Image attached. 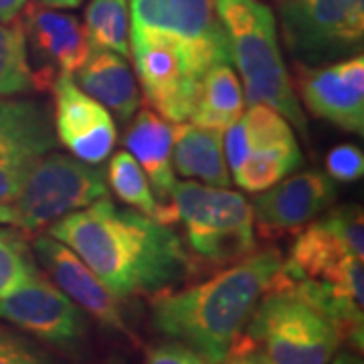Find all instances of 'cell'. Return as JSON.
<instances>
[{
	"label": "cell",
	"mask_w": 364,
	"mask_h": 364,
	"mask_svg": "<svg viewBox=\"0 0 364 364\" xmlns=\"http://www.w3.org/2000/svg\"><path fill=\"white\" fill-rule=\"evenodd\" d=\"M95 273L117 299L154 298L174 289L193 269V259L174 229L109 196L69 213L47 227Z\"/></svg>",
	"instance_id": "obj_1"
},
{
	"label": "cell",
	"mask_w": 364,
	"mask_h": 364,
	"mask_svg": "<svg viewBox=\"0 0 364 364\" xmlns=\"http://www.w3.org/2000/svg\"><path fill=\"white\" fill-rule=\"evenodd\" d=\"M282 261L277 249H255L203 284L158 294L152 298L154 328L191 346L207 364H225Z\"/></svg>",
	"instance_id": "obj_2"
},
{
	"label": "cell",
	"mask_w": 364,
	"mask_h": 364,
	"mask_svg": "<svg viewBox=\"0 0 364 364\" xmlns=\"http://www.w3.org/2000/svg\"><path fill=\"white\" fill-rule=\"evenodd\" d=\"M364 217L363 208L346 205L308 223L277 275L296 282L338 326L344 338L364 336Z\"/></svg>",
	"instance_id": "obj_3"
},
{
	"label": "cell",
	"mask_w": 364,
	"mask_h": 364,
	"mask_svg": "<svg viewBox=\"0 0 364 364\" xmlns=\"http://www.w3.org/2000/svg\"><path fill=\"white\" fill-rule=\"evenodd\" d=\"M215 9L227 37L231 63L243 77L245 104L269 105L299 134H306L308 122L279 49L272 9L261 0H215Z\"/></svg>",
	"instance_id": "obj_4"
},
{
	"label": "cell",
	"mask_w": 364,
	"mask_h": 364,
	"mask_svg": "<svg viewBox=\"0 0 364 364\" xmlns=\"http://www.w3.org/2000/svg\"><path fill=\"white\" fill-rule=\"evenodd\" d=\"M156 221L181 225L186 253L203 263L231 265L257 249L251 203L229 188L176 182Z\"/></svg>",
	"instance_id": "obj_5"
},
{
	"label": "cell",
	"mask_w": 364,
	"mask_h": 364,
	"mask_svg": "<svg viewBox=\"0 0 364 364\" xmlns=\"http://www.w3.org/2000/svg\"><path fill=\"white\" fill-rule=\"evenodd\" d=\"M245 338L269 364H328L342 338L336 326L310 304L267 289L249 320Z\"/></svg>",
	"instance_id": "obj_6"
},
{
	"label": "cell",
	"mask_w": 364,
	"mask_h": 364,
	"mask_svg": "<svg viewBox=\"0 0 364 364\" xmlns=\"http://www.w3.org/2000/svg\"><path fill=\"white\" fill-rule=\"evenodd\" d=\"M105 196L109 188L100 164L51 150L28 172L13 198V225L23 233H35Z\"/></svg>",
	"instance_id": "obj_7"
},
{
	"label": "cell",
	"mask_w": 364,
	"mask_h": 364,
	"mask_svg": "<svg viewBox=\"0 0 364 364\" xmlns=\"http://www.w3.org/2000/svg\"><path fill=\"white\" fill-rule=\"evenodd\" d=\"M279 25L298 65L334 63L360 53L364 0H284Z\"/></svg>",
	"instance_id": "obj_8"
},
{
	"label": "cell",
	"mask_w": 364,
	"mask_h": 364,
	"mask_svg": "<svg viewBox=\"0 0 364 364\" xmlns=\"http://www.w3.org/2000/svg\"><path fill=\"white\" fill-rule=\"evenodd\" d=\"M130 35L166 41L186 57L198 77L219 63H231L215 0H128ZM233 65V63H231Z\"/></svg>",
	"instance_id": "obj_9"
},
{
	"label": "cell",
	"mask_w": 364,
	"mask_h": 364,
	"mask_svg": "<svg viewBox=\"0 0 364 364\" xmlns=\"http://www.w3.org/2000/svg\"><path fill=\"white\" fill-rule=\"evenodd\" d=\"M57 146L49 105L28 97H0V203L18 195L28 172Z\"/></svg>",
	"instance_id": "obj_10"
},
{
	"label": "cell",
	"mask_w": 364,
	"mask_h": 364,
	"mask_svg": "<svg viewBox=\"0 0 364 364\" xmlns=\"http://www.w3.org/2000/svg\"><path fill=\"white\" fill-rule=\"evenodd\" d=\"M33 90L49 91L57 75H73L90 57L85 26L77 16L59 13L41 2H28L21 13Z\"/></svg>",
	"instance_id": "obj_11"
},
{
	"label": "cell",
	"mask_w": 364,
	"mask_h": 364,
	"mask_svg": "<svg viewBox=\"0 0 364 364\" xmlns=\"http://www.w3.org/2000/svg\"><path fill=\"white\" fill-rule=\"evenodd\" d=\"M0 320L61 350L79 348L90 332L85 312L43 272L31 284L0 299Z\"/></svg>",
	"instance_id": "obj_12"
},
{
	"label": "cell",
	"mask_w": 364,
	"mask_h": 364,
	"mask_svg": "<svg viewBox=\"0 0 364 364\" xmlns=\"http://www.w3.org/2000/svg\"><path fill=\"white\" fill-rule=\"evenodd\" d=\"M130 57L146 102L172 124L186 122L195 109L200 81L186 57L166 41L130 35Z\"/></svg>",
	"instance_id": "obj_13"
},
{
	"label": "cell",
	"mask_w": 364,
	"mask_h": 364,
	"mask_svg": "<svg viewBox=\"0 0 364 364\" xmlns=\"http://www.w3.org/2000/svg\"><path fill=\"white\" fill-rule=\"evenodd\" d=\"M296 90L312 116L340 130H364V57L350 55L318 67L298 65Z\"/></svg>",
	"instance_id": "obj_14"
},
{
	"label": "cell",
	"mask_w": 364,
	"mask_h": 364,
	"mask_svg": "<svg viewBox=\"0 0 364 364\" xmlns=\"http://www.w3.org/2000/svg\"><path fill=\"white\" fill-rule=\"evenodd\" d=\"M338 188L326 172L306 170L257 193L253 200V225L265 239L298 233L318 219L336 200Z\"/></svg>",
	"instance_id": "obj_15"
},
{
	"label": "cell",
	"mask_w": 364,
	"mask_h": 364,
	"mask_svg": "<svg viewBox=\"0 0 364 364\" xmlns=\"http://www.w3.org/2000/svg\"><path fill=\"white\" fill-rule=\"evenodd\" d=\"M55 112L53 128L57 140L87 164H102L117 140L112 114L75 83L73 75L61 73L53 83Z\"/></svg>",
	"instance_id": "obj_16"
},
{
	"label": "cell",
	"mask_w": 364,
	"mask_h": 364,
	"mask_svg": "<svg viewBox=\"0 0 364 364\" xmlns=\"http://www.w3.org/2000/svg\"><path fill=\"white\" fill-rule=\"evenodd\" d=\"M33 253L39 267L51 275L53 284L67 298L73 299L83 312L90 314L105 328L134 340V334L119 310V299L71 249L47 235L35 239Z\"/></svg>",
	"instance_id": "obj_17"
},
{
	"label": "cell",
	"mask_w": 364,
	"mask_h": 364,
	"mask_svg": "<svg viewBox=\"0 0 364 364\" xmlns=\"http://www.w3.org/2000/svg\"><path fill=\"white\" fill-rule=\"evenodd\" d=\"M124 144L152 184L156 200L162 205L168 203L170 193L178 182L172 166V126L168 119L152 107H142L132 117Z\"/></svg>",
	"instance_id": "obj_18"
},
{
	"label": "cell",
	"mask_w": 364,
	"mask_h": 364,
	"mask_svg": "<svg viewBox=\"0 0 364 364\" xmlns=\"http://www.w3.org/2000/svg\"><path fill=\"white\" fill-rule=\"evenodd\" d=\"M75 83L97 100L119 122H130L140 105V91L128 59L114 51L91 49L90 57L75 71Z\"/></svg>",
	"instance_id": "obj_19"
},
{
	"label": "cell",
	"mask_w": 364,
	"mask_h": 364,
	"mask_svg": "<svg viewBox=\"0 0 364 364\" xmlns=\"http://www.w3.org/2000/svg\"><path fill=\"white\" fill-rule=\"evenodd\" d=\"M172 166L191 181L227 188L231 170L223 152V132L196 124H176L172 128Z\"/></svg>",
	"instance_id": "obj_20"
},
{
	"label": "cell",
	"mask_w": 364,
	"mask_h": 364,
	"mask_svg": "<svg viewBox=\"0 0 364 364\" xmlns=\"http://www.w3.org/2000/svg\"><path fill=\"white\" fill-rule=\"evenodd\" d=\"M243 107L245 95L233 65L219 63L203 75L195 109L188 119L196 126L225 132L243 116Z\"/></svg>",
	"instance_id": "obj_21"
},
{
	"label": "cell",
	"mask_w": 364,
	"mask_h": 364,
	"mask_svg": "<svg viewBox=\"0 0 364 364\" xmlns=\"http://www.w3.org/2000/svg\"><path fill=\"white\" fill-rule=\"evenodd\" d=\"M301 164L304 156L296 138L257 146L233 172L235 184H239L247 193H261L275 182L284 181Z\"/></svg>",
	"instance_id": "obj_22"
},
{
	"label": "cell",
	"mask_w": 364,
	"mask_h": 364,
	"mask_svg": "<svg viewBox=\"0 0 364 364\" xmlns=\"http://www.w3.org/2000/svg\"><path fill=\"white\" fill-rule=\"evenodd\" d=\"M83 26L91 49L114 51L130 59L128 0H90Z\"/></svg>",
	"instance_id": "obj_23"
},
{
	"label": "cell",
	"mask_w": 364,
	"mask_h": 364,
	"mask_svg": "<svg viewBox=\"0 0 364 364\" xmlns=\"http://www.w3.org/2000/svg\"><path fill=\"white\" fill-rule=\"evenodd\" d=\"M105 181L112 186L114 195L128 207H134L146 217L156 219L158 200L150 182L146 178L140 164L134 160L130 152H117L109 160V166L105 170Z\"/></svg>",
	"instance_id": "obj_24"
},
{
	"label": "cell",
	"mask_w": 364,
	"mask_h": 364,
	"mask_svg": "<svg viewBox=\"0 0 364 364\" xmlns=\"http://www.w3.org/2000/svg\"><path fill=\"white\" fill-rule=\"evenodd\" d=\"M28 91H33V79L23 26L18 21L0 23V97Z\"/></svg>",
	"instance_id": "obj_25"
},
{
	"label": "cell",
	"mask_w": 364,
	"mask_h": 364,
	"mask_svg": "<svg viewBox=\"0 0 364 364\" xmlns=\"http://www.w3.org/2000/svg\"><path fill=\"white\" fill-rule=\"evenodd\" d=\"M39 273V263L25 233L0 229V299L31 284Z\"/></svg>",
	"instance_id": "obj_26"
},
{
	"label": "cell",
	"mask_w": 364,
	"mask_h": 364,
	"mask_svg": "<svg viewBox=\"0 0 364 364\" xmlns=\"http://www.w3.org/2000/svg\"><path fill=\"white\" fill-rule=\"evenodd\" d=\"M0 364H59L31 340L0 328Z\"/></svg>",
	"instance_id": "obj_27"
},
{
	"label": "cell",
	"mask_w": 364,
	"mask_h": 364,
	"mask_svg": "<svg viewBox=\"0 0 364 364\" xmlns=\"http://www.w3.org/2000/svg\"><path fill=\"white\" fill-rule=\"evenodd\" d=\"M326 174L336 182H356L364 174V156L360 148L340 144L326 156Z\"/></svg>",
	"instance_id": "obj_28"
},
{
	"label": "cell",
	"mask_w": 364,
	"mask_h": 364,
	"mask_svg": "<svg viewBox=\"0 0 364 364\" xmlns=\"http://www.w3.org/2000/svg\"><path fill=\"white\" fill-rule=\"evenodd\" d=\"M144 364H207L205 358L193 350L191 346L182 344L178 340L170 342H156L146 350Z\"/></svg>",
	"instance_id": "obj_29"
},
{
	"label": "cell",
	"mask_w": 364,
	"mask_h": 364,
	"mask_svg": "<svg viewBox=\"0 0 364 364\" xmlns=\"http://www.w3.org/2000/svg\"><path fill=\"white\" fill-rule=\"evenodd\" d=\"M225 364H269L267 358L263 356V352L259 348H255L251 344V340L245 338V334L237 340V344L233 346V350L229 352Z\"/></svg>",
	"instance_id": "obj_30"
},
{
	"label": "cell",
	"mask_w": 364,
	"mask_h": 364,
	"mask_svg": "<svg viewBox=\"0 0 364 364\" xmlns=\"http://www.w3.org/2000/svg\"><path fill=\"white\" fill-rule=\"evenodd\" d=\"M28 0H0V23H13L16 21Z\"/></svg>",
	"instance_id": "obj_31"
},
{
	"label": "cell",
	"mask_w": 364,
	"mask_h": 364,
	"mask_svg": "<svg viewBox=\"0 0 364 364\" xmlns=\"http://www.w3.org/2000/svg\"><path fill=\"white\" fill-rule=\"evenodd\" d=\"M41 4L49 6V9H57V11H63V9H77L81 6L85 0H39Z\"/></svg>",
	"instance_id": "obj_32"
},
{
	"label": "cell",
	"mask_w": 364,
	"mask_h": 364,
	"mask_svg": "<svg viewBox=\"0 0 364 364\" xmlns=\"http://www.w3.org/2000/svg\"><path fill=\"white\" fill-rule=\"evenodd\" d=\"M328 364H363V358L350 350H342L340 354L336 352V354H334V358H332Z\"/></svg>",
	"instance_id": "obj_33"
},
{
	"label": "cell",
	"mask_w": 364,
	"mask_h": 364,
	"mask_svg": "<svg viewBox=\"0 0 364 364\" xmlns=\"http://www.w3.org/2000/svg\"><path fill=\"white\" fill-rule=\"evenodd\" d=\"M0 225H13V207L9 203H0Z\"/></svg>",
	"instance_id": "obj_34"
},
{
	"label": "cell",
	"mask_w": 364,
	"mask_h": 364,
	"mask_svg": "<svg viewBox=\"0 0 364 364\" xmlns=\"http://www.w3.org/2000/svg\"><path fill=\"white\" fill-rule=\"evenodd\" d=\"M105 364H124V363H122V360H117V358H112L109 363H105Z\"/></svg>",
	"instance_id": "obj_35"
}]
</instances>
